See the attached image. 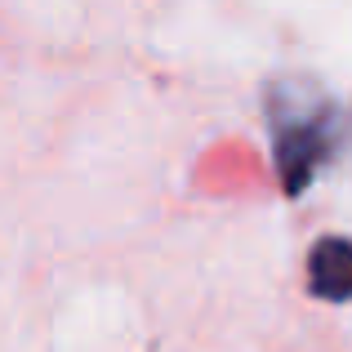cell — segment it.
Here are the masks:
<instances>
[{
    "instance_id": "1",
    "label": "cell",
    "mask_w": 352,
    "mask_h": 352,
    "mask_svg": "<svg viewBox=\"0 0 352 352\" xmlns=\"http://www.w3.org/2000/svg\"><path fill=\"white\" fill-rule=\"evenodd\" d=\"M267 125H272L276 174L285 192H303L317 174V165L330 156L339 138V107L308 80H276L267 89Z\"/></svg>"
},
{
    "instance_id": "2",
    "label": "cell",
    "mask_w": 352,
    "mask_h": 352,
    "mask_svg": "<svg viewBox=\"0 0 352 352\" xmlns=\"http://www.w3.org/2000/svg\"><path fill=\"white\" fill-rule=\"evenodd\" d=\"M308 285H312V294H321L330 303L352 299V241L348 236H326L312 245Z\"/></svg>"
}]
</instances>
